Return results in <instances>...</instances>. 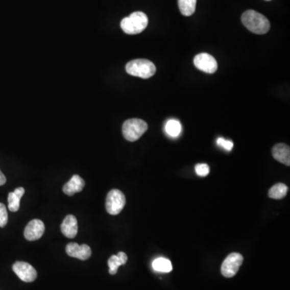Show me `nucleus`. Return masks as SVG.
Instances as JSON below:
<instances>
[{
  "mask_svg": "<svg viewBox=\"0 0 290 290\" xmlns=\"http://www.w3.org/2000/svg\"><path fill=\"white\" fill-rule=\"evenodd\" d=\"M241 20L248 30L255 34H265L270 29L269 19L254 10H248L241 16Z\"/></svg>",
  "mask_w": 290,
  "mask_h": 290,
  "instance_id": "1",
  "label": "nucleus"
},
{
  "mask_svg": "<svg viewBox=\"0 0 290 290\" xmlns=\"http://www.w3.org/2000/svg\"><path fill=\"white\" fill-rule=\"evenodd\" d=\"M25 193L23 187L15 189L14 192H11L8 195V209L10 211L16 212L19 210L20 206V199Z\"/></svg>",
  "mask_w": 290,
  "mask_h": 290,
  "instance_id": "15",
  "label": "nucleus"
},
{
  "mask_svg": "<svg viewBox=\"0 0 290 290\" xmlns=\"http://www.w3.org/2000/svg\"><path fill=\"white\" fill-rule=\"evenodd\" d=\"M126 204V199L123 192L118 189H112L109 192L106 200V209L111 215H117L122 211Z\"/></svg>",
  "mask_w": 290,
  "mask_h": 290,
  "instance_id": "5",
  "label": "nucleus"
},
{
  "mask_svg": "<svg viewBox=\"0 0 290 290\" xmlns=\"http://www.w3.org/2000/svg\"><path fill=\"white\" fill-rule=\"evenodd\" d=\"M44 230L45 227L41 220H33L29 222V224L25 227V239L29 241L37 240L42 237Z\"/></svg>",
  "mask_w": 290,
  "mask_h": 290,
  "instance_id": "9",
  "label": "nucleus"
},
{
  "mask_svg": "<svg viewBox=\"0 0 290 290\" xmlns=\"http://www.w3.org/2000/svg\"><path fill=\"white\" fill-rule=\"evenodd\" d=\"M128 261V256L123 252H118L117 255L111 256L108 260L109 273L111 275L116 274L119 266L124 265Z\"/></svg>",
  "mask_w": 290,
  "mask_h": 290,
  "instance_id": "14",
  "label": "nucleus"
},
{
  "mask_svg": "<svg viewBox=\"0 0 290 290\" xmlns=\"http://www.w3.org/2000/svg\"><path fill=\"white\" fill-rule=\"evenodd\" d=\"M288 187L283 183L276 184L271 189H269V198L273 199H282L286 196Z\"/></svg>",
  "mask_w": 290,
  "mask_h": 290,
  "instance_id": "18",
  "label": "nucleus"
},
{
  "mask_svg": "<svg viewBox=\"0 0 290 290\" xmlns=\"http://www.w3.org/2000/svg\"><path fill=\"white\" fill-rule=\"evenodd\" d=\"M217 144L220 147L224 148L227 151H231L234 146V143L231 140H226L224 138L220 137L217 139Z\"/></svg>",
  "mask_w": 290,
  "mask_h": 290,
  "instance_id": "22",
  "label": "nucleus"
},
{
  "mask_svg": "<svg viewBox=\"0 0 290 290\" xmlns=\"http://www.w3.org/2000/svg\"><path fill=\"white\" fill-rule=\"evenodd\" d=\"M8 222V211L6 206L0 203V227H4L7 225Z\"/></svg>",
  "mask_w": 290,
  "mask_h": 290,
  "instance_id": "20",
  "label": "nucleus"
},
{
  "mask_svg": "<svg viewBox=\"0 0 290 290\" xmlns=\"http://www.w3.org/2000/svg\"><path fill=\"white\" fill-rule=\"evenodd\" d=\"M66 253L71 257L79 260H88L91 256V248L87 245H79L76 243H69L65 248Z\"/></svg>",
  "mask_w": 290,
  "mask_h": 290,
  "instance_id": "10",
  "label": "nucleus"
},
{
  "mask_svg": "<svg viewBox=\"0 0 290 290\" xmlns=\"http://www.w3.org/2000/svg\"><path fill=\"white\" fill-rule=\"evenodd\" d=\"M194 63L198 69L207 74H214L218 69V63L215 58L206 53L198 54L194 60Z\"/></svg>",
  "mask_w": 290,
  "mask_h": 290,
  "instance_id": "8",
  "label": "nucleus"
},
{
  "mask_svg": "<svg viewBox=\"0 0 290 290\" xmlns=\"http://www.w3.org/2000/svg\"><path fill=\"white\" fill-rule=\"evenodd\" d=\"M197 174L200 177H206L210 173V167L206 164H199L195 166Z\"/></svg>",
  "mask_w": 290,
  "mask_h": 290,
  "instance_id": "21",
  "label": "nucleus"
},
{
  "mask_svg": "<svg viewBox=\"0 0 290 290\" xmlns=\"http://www.w3.org/2000/svg\"><path fill=\"white\" fill-rule=\"evenodd\" d=\"M128 75L147 79L156 74L157 68L152 61L146 59H136L131 61L126 65Z\"/></svg>",
  "mask_w": 290,
  "mask_h": 290,
  "instance_id": "3",
  "label": "nucleus"
},
{
  "mask_svg": "<svg viewBox=\"0 0 290 290\" xmlns=\"http://www.w3.org/2000/svg\"><path fill=\"white\" fill-rule=\"evenodd\" d=\"M78 221L75 216L69 214L65 218V220L61 224V232L69 239H74L78 234Z\"/></svg>",
  "mask_w": 290,
  "mask_h": 290,
  "instance_id": "11",
  "label": "nucleus"
},
{
  "mask_svg": "<svg viewBox=\"0 0 290 290\" xmlns=\"http://www.w3.org/2000/svg\"><path fill=\"white\" fill-rule=\"evenodd\" d=\"M181 131V125L179 121L170 119L165 124V132L168 136L176 137V136H179Z\"/></svg>",
  "mask_w": 290,
  "mask_h": 290,
  "instance_id": "19",
  "label": "nucleus"
},
{
  "mask_svg": "<svg viewBox=\"0 0 290 290\" xmlns=\"http://www.w3.org/2000/svg\"><path fill=\"white\" fill-rule=\"evenodd\" d=\"M267 1H270V0H267Z\"/></svg>",
  "mask_w": 290,
  "mask_h": 290,
  "instance_id": "24",
  "label": "nucleus"
},
{
  "mask_svg": "<svg viewBox=\"0 0 290 290\" xmlns=\"http://www.w3.org/2000/svg\"><path fill=\"white\" fill-rule=\"evenodd\" d=\"M197 0H178L180 12L185 16H190L196 10Z\"/></svg>",
  "mask_w": 290,
  "mask_h": 290,
  "instance_id": "16",
  "label": "nucleus"
},
{
  "mask_svg": "<svg viewBox=\"0 0 290 290\" xmlns=\"http://www.w3.org/2000/svg\"><path fill=\"white\" fill-rule=\"evenodd\" d=\"M6 177L4 176V174L0 170V185H4V184L6 183Z\"/></svg>",
  "mask_w": 290,
  "mask_h": 290,
  "instance_id": "23",
  "label": "nucleus"
},
{
  "mask_svg": "<svg viewBox=\"0 0 290 290\" xmlns=\"http://www.w3.org/2000/svg\"><path fill=\"white\" fill-rule=\"evenodd\" d=\"M148 23L147 15L142 12H136L123 19L120 26L127 34L136 35L142 33L147 28Z\"/></svg>",
  "mask_w": 290,
  "mask_h": 290,
  "instance_id": "2",
  "label": "nucleus"
},
{
  "mask_svg": "<svg viewBox=\"0 0 290 290\" xmlns=\"http://www.w3.org/2000/svg\"><path fill=\"white\" fill-rule=\"evenodd\" d=\"M244 257L237 252H233L226 258L222 263L221 273L227 278H231L238 273L239 267L242 265Z\"/></svg>",
  "mask_w": 290,
  "mask_h": 290,
  "instance_id": "6",
  "label": "nucleus"
},
{
  "mask_svg": "<svg viewBox=\"0 0 290 290\" xmlns=\"http://www.w3.org/2000/svg\"><path fill=\"white\" fill-rule=\"evenodd\" d=\"M147 130V123L139 118H131L123 124V135L128 141H136Z\"/></svg>",
  "mask_w": 290,
  "mask_h": 290,
  "instance_id": "4",
  "label": "nucleus"
},
{
  "mask_svg": "<svg viewBox=\"0 0 290 290\" xmlns=\"http://www.w3.org/2000/svg\"><path fill=\"white\" fill-rule=\"evenodd\" d=\"M273 157L279 162L289 166L290 149L288 145L284 143H278L275 145L273 149Z\"/></svg>",
  "mask_w": 290,
  "mask_h": 290,
  "instance_id": "13",
  "label": "nucleus"
},
{
  "mask_svg": "<svg viewBox=\"0 0 290 290\" xmlns=\"http://www.w3.org/2000/svg\"><path fill=\"white\" fill-rule=\"evenodd\" d=\"M12 269L18 277L25 282H33L37 277L36 269L26 262H15Z\"/></svg>",
  "mask_w": 290,
  "mask_h": 290,
  "instance_id": "7",
  "label": "nucleus"
},
{
  "mask_svg": "<svg viewBox=\"0 0 290 290\" xmlns=\"http://www.w3.org/2000/svg\"><path fill=\"white\" fill-rule=\"evenodd\" d=\"M153 268L155 271L159 273H168L173 270L172 263L166 258H157L153 262Z\"/></svg>",
  "mask_w": 290,
  "mask_h": 290,
  "instance_id": "17",
  "label": "nucleus"
},
{
  "mask_svg": "<svg viewBox=\"0 0 290 290\" xmlns=\"http://www.w3.org/2000/svg\"><path fill=\"white\" fill-rule=\"evenodd\" d=\"M85 186L84 180L80 176L74 175L71 179L63 186V192L66 195L72 196L83 189Z\"/></svg>",
  "mask_w": 290,
  "mask_h": 290,
  "instance_id": "12",
  "label": "nucleus"
}]
</instances>
